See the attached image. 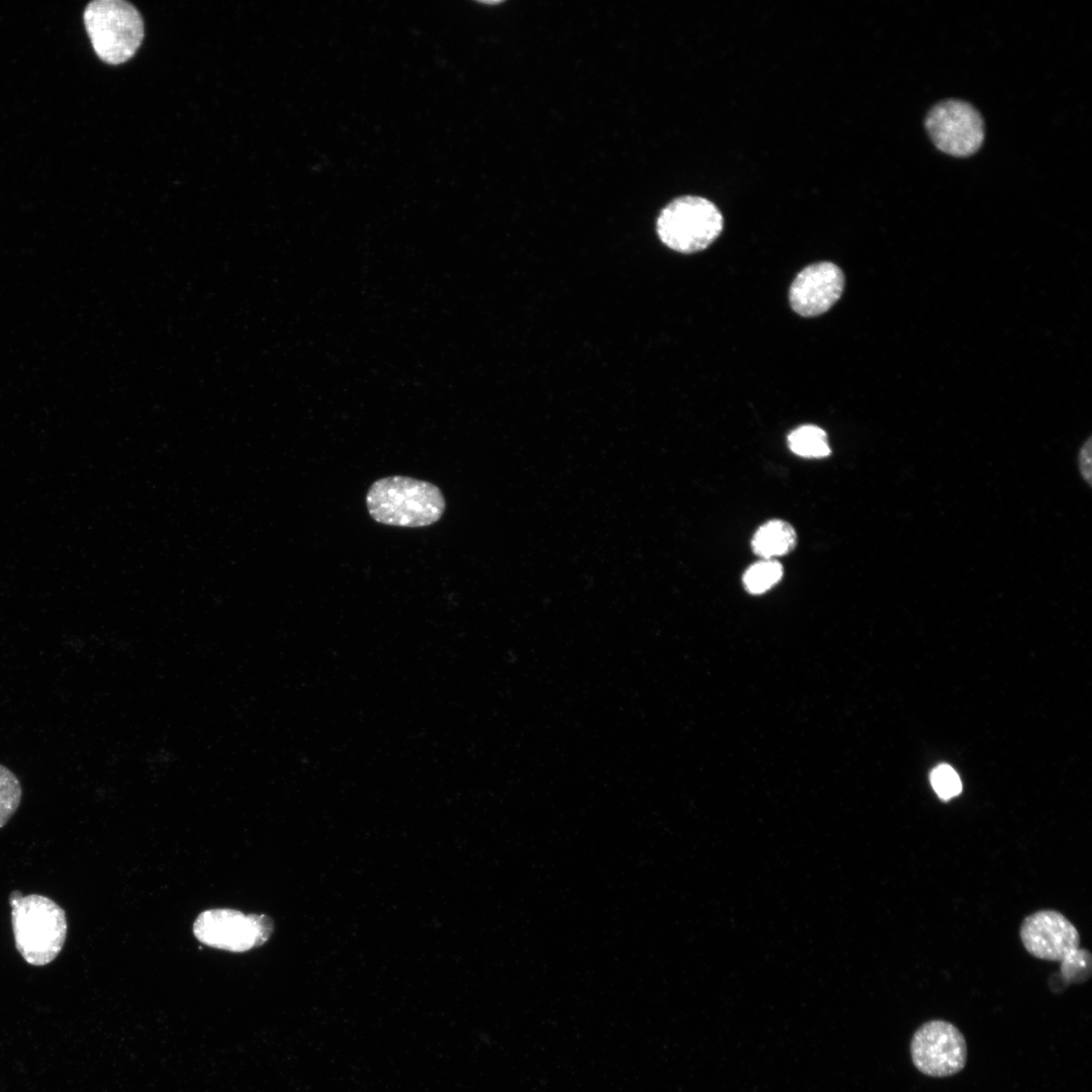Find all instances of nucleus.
<instances>
[{
  "instance_id": "nucleus-16",
  "label": "nucleus",
  "mask_w": 1092,
  "mask_h": 1092,
  "mask_svg": "<svg viewBox=\"0 0 1092 1092\" xmlns=\"http://www.w3.org/2000/svg\"><path fill=\"white\" fill-rule=\"evenodd\" d=\"M1077 468L1082 480L1088 485L1092 484V442L1089 437L1080 446L1077 453Z\"/></svg>"
},
{
  "instance_id": "nucleus-11",
  "label": "nucleus",
  "mask_w": 1092,
  "mask_h": 1092,
  "mask_svg": "<svg viewBox=\"0 0 1092 1092\" xmlns=\"http://www.w3.org/2000/svg\"><path fill=\"white\" fill-rule=\"evenodd\" d=\"M791 451L803 458L819 459L831 452L826 432L815 425H804L788 436Z\"/></svg>"
},
{
  "instance_id": "nucleus-9",
  "label": "nucleus",
  "mask_w": 1092,
  "mask_h": 1092,
  "mask_svg": "<svg viewBox=\"0 0 1092 1092\" xmlns=\"http://www.w3.org/2000/svg\"><path fill=\"white\" fill-rule=\"evenodd\" d=\"M844 275L831 262H819L805 267L794 279L789 300L795 312L816 316L827 311L841 296Z\"/></svg>"
},
{
  "instance_id": "nucleus-10",
  "label": "nucleus",
  "mask_w": 1092,
  "mask_h": 1092,
  "mask_svg": "<svg viewBox=\"0 0 1092 1092\" xmlns=\"http://www.w3.org/2000/svg\"><path fill=\"white\" fill-rule=\"evenodd\" d=\"M797 543V535L791 524L784 520H770L754 533L751 546L762 559H775L791 552Z\"/></svg>"
},
{
  "instance_id": "nucleus-12",
  "label": "nucleus",
  "mask_w": 1092,
  "mask_h": 1092,
  "mask_svg": "<svg viewBox=\"0 0 1092 1092\" xmlns=\"http://www.w3.org/2000/svg\"><path fill=\"white\" fill-rule=\"evenodd\" d=\"M784 569L776 559H762L750 565L743 574V584L752 595H760L775 586L783 577Z\"/></svg>"
},
{
  "instance_id": "nucleus-5",
  "label": "nucleus",
  "mask_w": 1092,
  "mask_h": 1092,
  "mask_svg": "<svg viewBox=\"0 0 1092 1092\" xmlns=\"http://www.w3.org/2000/svg\"><path fill=\"white\" fill-rule=\"evenodd\" d=\"M272 932L273 921L269 916L226 908L203 911L193 923V933L200 942L233 952L262 945Z\"/></svg>"
},
{
  "instance_id": "nucleus-6",
  "label": "nucleus",
  "mask_w": 1092,
  "mask_h": 1092,
  "mask_svg": "<svg viewBox=\"0 0 1092 1092\" xmlns=\"http://www.w3.org/2000/svg\"><path fill=\"white\" fill-rule=\"evenodd\" d=\"M910 1054L915 1068L922 1074L943 1078L961 1072L967 1063L965 1036L952 1023L933 1019L914 1032Z\"/></svg>"
},
{
  "instance_id": "nucleus-1",
  "label": "nucleus",
  "mask_w": 1092,
  "mask_h": 1092,
  "mask_svg": "<svg viewBox=\"0 0 1092 1092\" xmlns=\"http://www.w3.org/2000/svg\"><path fill=\"white\" fill-rule=\"evenodd\" d=\"M366 507L377 523L420 528L437 523L446 509L441 489L425 480L393 475L374 481L366 494Z\"/></svg>"
},
{
  "instance_id": "nucleus-7",
  "label": "nucleus",
  "mask_w": 1092,
  "mask_h": 1092,
  "mask_svg": "<svg viewBox=\"0 0 1092 1092\" xmlns=\"http://www.w3.org/2000/svg\"><path fill=\"white\" fill-rule=\"evenodd\" d=\"M925 127L939 151L960 158L975 154L985 135L980 113L971 104L954 99L934 105L925 118Z\"/></svg>"
},
{
  "instance_id": "nucleus-14",
  "label": "nucleus",
  "mask_w": 1092,
  "mask_h": 1092,
  "mask_svg": "<svg viewBox=\"0 0 1092 1092\" xmlns=\"http://www.w3.org/2000/svg\"><path fill=\"white\" fill-rule=\"evenodd\" d=\"M1060 963L1059 977L1065 986L1086 982L1091 977L1092 956L1085 948H1076Z\"/></svg>"
},
{
  "instance_id": "nucleus-8",
  "label": "nucleus",
  "mask_w": 1092,
  "mask_h": 1092,
  "mask_svg": "<svg viewBox=\"0 0 1092 1092\" xmlns=\"http://www.w3.org/2000/svg\"><path fill=\"white\" fill-rule=\"evenodd\" d=\"M1024 948L1032 957L1061 962L1080 947V934L1061 912L1040 910L1025 917L1020 927Z\"/></svg>"
},
{
  "instance_id": "nucleus-3",
  "label": "nucleus",
  "mask_w": 1092,
  "mask_h": 1092,
  "mask_svg": "<svg viewBox=\"0 0 1092 1092\" xmlns=\"http://www.w3.org/2000/svg\"><path fill=\"white\" fill-rule=\"evenodd\" d=\"M83 21L97 57L119 65L129 60L144 38V21L134 6L123 0H94L83 12Z\"/></svg>"
},
{
  "instance_id": "nucleus-15",
  "label": "nucleus",
  "mask_w": 1092,
  "mask_h": 1092,
  "mask_svg": "<svg viewBox=\"0 0 1092 1092\" xmlns=\"http://www.w3.org/2000/svg\"><path fill=\"white\" fill-rule=\"evenodd\" d=\"M930 784L936 795L943 801L960 795L963 788L957 771L950 765L944 763L932 769Z\"/></svg>"
},
{
  "instance_id": "nucleus-2",
  "label": "nucleus",
  "mask_w": 1092,
  "mask_h": 1092,
  "mask_svg": "<svg viewBox=\"0 0 1092 1092\" xmlns=\"http://www.w3.org/2000/svg\"><path fill=\"white\" fill-rule=\"evenodd\" d=\"M11 925L17 951L32 966L52 963L67 936L65 910L49 897L15 890L9 895Z\"/></svg>"
},
{
  "instance_id": "nucleus-4",
  "label": "nucleus",
  "mask_w": 1092,
  "mask_h": 1092,
  "mask_svg": "<svg viewBox=\"0 0 1092 1092\" xmlns=\"http://www.w3.org/2000/svg\"><path fill=\"white\" fill-rule=\"evenodd\" d=\"M723 230V216L710 200L693 195L673 199L659 213L656 232L669 249L692 254L708 248Z\"/></svg>"
},
{
  "instance_id": "nucleus-13",
  "label": "nucleus",
  "mask_w": 1092,
  "mask_h": 1092,
  "mask_svg": "<svg viewBox=\"0 0 1092 1092\" xmlns=\"http://www.w3.org/2000/svg\"><path fill=\"white\" fill-rule=\"evenodd\" d=\"M22 798V788L15 774L0 764V828L8 823L17 811Z\"/></svg>"
}]
</instances>
